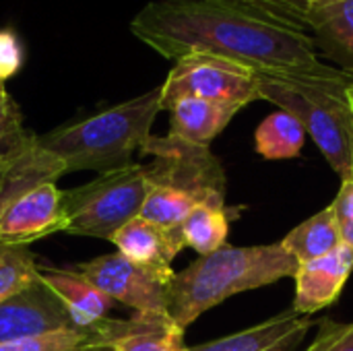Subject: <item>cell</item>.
<instances>
[{"mask_svg": "<svg viewBox=\"0 0 353 351\" xmlns=\"http://www.w3.org/2000/svg\"><path fill=\"white\" fill-rule=\"evenodd\" d=\"M335 217L339 221V225L353 221V174L341 180V188L335 197V201L331 203Z\"/></svg>", "mask_w": 353, "mask_h": 351, "instance_id": "obj_27", "label": "cell"}, {"mask_svg": "<svg viewBox=\"0 0 353 351\" xmlns=\"http://www.w3.org/2000/svg\"><path fill=\"white\" fill-rule=\"evenodd\" d=\"M58 331L83 329L77 327L62 300L39 277V273L29 285L0 302V343Z\"/></svg>", "mask_w": 353, "mask_h": 351, "instance_id": "obj_9", "label": "cell"}, {"mask_svg": "<svg viewBox=\"0 0 353 351\" xmlns=\"http://www.w3.org/2000/svg\"><path fill=\"white\" fill-rule=\"evenodd\" d=\"M312 321L294 310L273 317L252 329L221 337L186 351H292L308 335Z\"/></svg>", "mask_w": 353, "mask_h": 351, "instance_id": "obj_14", "label": "cell"}, {"mask_svg": "<svg viewBox=\"0 0 353 351\" xmlns=\"http://www.w3.org/2000/svg\"><path fill=\"white\" fill-rule=\"evenodd\" d=\"M304 27L312 35L319 56L353 77V0H339L312 12Z\"/></svg>", "mask_w": 353, "mask_h": 351, "instance_id": "obj_17", "label": "cell"}, {"mask_svg": "<svg viewBox=\"0 0 353 351\" xmlns=\"http://www.w3.org/2000/svg\"><path fill=\"white\" fill-rule=\"evenodd\" d=\"M341 238H343V244L353 248V221H347L341 225Z\"/></svg>", "mask_w": 353, "mask_h": 351, "instance_id": "obj_30", "label": "cell"}, {"mask_svg": "<svg viewBox=\"0 0 353 351\" xmlns=\"http://www.w3.org/2000/svg\"><path fill=\"white\" fill-rule=\"evenodd\" d=\"M66 228L68 217L56 182L41 184L0 211V244L6 246H29L46 236L66 234Z\"/></svg>", "mask_w": 353, "mask_h": 351, "instance_id": "obj_11", "label": "cell"}, {"mask_svg": "<svg viewBox=\"0 0 353 351\" xmlns=\"http://www.w3.org/2000/svg\"><path fill=\"white\" fill-rule=\"evenodd\" d=\"M254 79L261 99L296 116L341 180L353 174V116L347 101L353 77L310 79L254 72Z\"/></svg>", "mask_w": 353, "mask_h": 351, "instance_id": "obj_4", "label": "cell"}, {"mask_svg": "<svg viewBox=\"0 0 353 351\" xmlns=\"http://www.w3.org/2000/svg\"><path fill=\"white\" fill-rule=\"evenodd\" d=\"M352 273L353 248L347 244H341L327 257L298 263L294 273L296 298L292 310L300 317H310L335 304Z\"/></svg>", "mask_w": 353, "mask_h": 351, "instance_id": "obj_12", "label": "cell"}, {"mask_svg": "<svg viewBox=\"0 0 353 351\" xmlns=\"http://www.w3.org/2000/svg\"><path fill=\"white\" fill-rule=\"evenodd\" d=\"M172 323L168 312H134L130 319H103L83 331H58L0 343V351H112L120 341Z\"/></svg>", "mask_w": 353, "mask_h": 351, "instance_id": "obj_10", "label": "cell"}, {"mask_svg": "<svg viewBox=\"0 0 353 351\" xmlns=\"http://www.w3.org/2000/svg\"><path fill=\"white\" fill-rule=\"evenodd\" d=\"M68 174L62 159L43 149L35 139L0 166V211L12 201L39 188L41 184L56 182Z\"/></svg>", "mask_w": 353, "mask_h": 351, "instance_id": "obj_15", "label": "cell"}, {"mask_svg": "<svg viewBox=\"0 0 353 351\" xmlns=\"http://www.w3.org/2000/svg\"><path fill=\"white\" fill-rule=\"evenodd\" d=\"M35 139V132L25 128L23 114L12 97L0 103V166L14 153L25 149Z\"/></svg>", "mask_w": 353, "mask_h": 351, "instance_id": "obj_24", "label": "cell"}, {"mask_svg": "<svg viewBox=\"0 0 353 351\" xmlns=\"http://www.w3.org/2000/svg\"><path fill=\"white\" fill-rule=\"evenodd\" d=\"M199 207L194 199H190L184 192H178L174 188L165 186H153L149 184L147 199L143 203L141 215L147 221H153L163 228H180V223L186 219V215Z\"/></svg>", "mask_w": 353, "mask_h": 351, "instance_id": "obj_22", "label": "cell"}, {"mask_svg": "<svg viewBox=\"0 0 353 351\" xmlns=\"http://www.w3.org/2000/svg\"><path fill=\"white\" fill-rule=\"evenodd\" d=\"M343 244L341 238V225L335 217L333 207L329 205L327 209L319 211L298 228H294L283 240L281 246L288 250L298 263L314 261L321 257L331 254Z\"/></svg>", "mask_w": 353, "mask_h": 351, "instance_id": "obj_19", "label": "cell"}, {"mask_svg": "<svg viewBox=\"0 0 353 351\" xmlns=\"http://www.w3.org/2000/svg\"><path fill=\"white\" fill-rule=\"evenodd\" d=\"M323 351H353V325H347L345 331Z\"/></svg>", "mask_w": 353, "mask_h": 351, "instance_id": "obj_29", "label": "cell"}, {"mask_svg": "<svg viewBox=\"0 0 353 351\" xmlns=\"http://www.w3.org/2000/svg\"><path fill=\"white\" fill-rule=\"evenodd\" d=\"M110 242L132 263L159 271H174L172 261L186 248L180 228H163L143 217L122 225Z\"/></svg>", "mask_w": 353, "mask_h": 351, "instance_id": "obj_13", "label": "cell"}, {"mask_svg": "<svg viewBox=\"0 0 353 351\" xmlns=\"http://www.w3.org/2000/svg\"><path fill=\"white\" fill-rule=\"evenodd\" d=\"M298 261L281 242L267 246H221L176 273L168 288V314L188 329L201 314L228 298L294 277Z\"/></svg>", "mask_w": 353, "mask_h": 351, "instance_id": "obj_2", "label": "cell"}, {"mask_svg": "<svg viewBox=\"0 0 353 351\" xmlns=\"http://www.w3.org/2000/svg\"><path fill=\"white\" fill-rule=\"evenodd\" d=\"M39 273V265L29 246H0V302L29 285Z\"/></svg>", "mask_w": 353, "mask_h": 351, "instance_id": "obj_23", "label": "cell"}, {"mask_svg": "<svg viewBox=\"0 0 353 351\" xmlns=\"http://www.w3.org/2000/svg\"><path fill=\"white\" fill-rule=\"evenodd\" d=\"M149 192L147 168L130 163L128 168L99 174L95 180L62 190V203L68 217L66 234L112 240V236L141 215Z\"/></svg>", "mask_w": 353, "mask_h": 351, "instance_id": "obj_5", "label": "cell"}, {"mask_svg": "<svg viewBox=\"0 0 353 351\" xmlns=\"http://www.w3.org/2000/svg\"><path fill=\"white\" fill-rule=\"evenodd\" d=\"M238 207H209L199 205L194 207L186 219L180 223L182 240L188 248L196 250L201 257L211 254L228 244L230 221L240 217Z\"/></svg>", "mask_w": 353, "mask_h": 351, "instance_id": "obj_20", "label": "cell"}, {"mask_svg": "<svg viewBox=\"0 0 353 351\" xmlns=\"http://www.w3.org/2000/svg\"><path fill=\"white\" fill-rule=\"evenodd\" d=\"M25 62V48L12 29H0V85L19 74Z\"/></svg>", "mask_w": 353, "mask_h": 351, "instance_id": "obj_25", "label": "cell"}, {"mask_svg": "<svg viewBox=\"0 0 353 351\" xmlns=\"http://www.w3.org/2000/svg\"><path fill=\"white\" fill-rule=\"evenodd\" d=\"M347 101H350V108H352V116H353V83L347 89Z\"/></svg>", "mask_w": 353, "mask_h": 351, "instance_id": "obj_31", "label": "cell"}, {"mask_svg": "<svg viewBox=\"0 0 353 351\" xmlns=\"http://www.w3.org/2000/svg\"><path fill=\"white\" fill-rule=\"evenodd\" d=\"M141 153L153 157L151 163H145L149 184L184 192L199 205L228 207L225 172L209 147L192 145L170 134H151L141 147Z\"/></svg>", "mask_w": 353, "mask_h": 351, "instance_id": "obj_6", "label": "cell"}, {"mask_svg": "<svg viewBox=\"0 0 353 351\" xmlns=\"http://www.w3.org/2000/svg\"><path fill=\"white\" fill-rule=\"evenodd\" d=\"M265 2L267 6H271L273 10L298 21L302 27H304V21L306 17H310L312 12L325 8V6H331L339 0H261Z\"/></svg>", "mask_w": 353, "mask_h": 351, "instance_id": "obj_26", "label": "cell"}, {"mask_svg": "<svg viewBox=\"0 0 353 351\" xmlns=\"http://www.w3.org/2000/svg\"><path fill=\"white\" fill-rule=\"evenodd\" d=\"M130 33L174 62L207 54L254 72L352 77L321 60L306 27L261 0H153L134 14Z\"/></svg>", "mask_w": 353, "mask_h": 351, "instance_id": "obj_1", "label": "cell"}, {"mask_svg": "<svg viewBox=\"0 0 353 351\" xmlns=\"http://www.w3.org/2000/svg\"><path fill=\"white\" fill-rule=\"evenodd\" d=\"M170 112V137L192 145L209 147L211 141L232 122L240 108L223 106L215 101L184 97L172 103Z\"/></svg>", "mask_w": 353, "mask_h": 351, "instance_id": "obj_18", "label": "cell"}, {"mask_svg": "<svg viewBox=\"0 0 353 351\" xmlns=\"http://www.w3.org/2000/svg\"><path fill=\"white\" fill-rule=\"evenodd\" d=\"M159 112L161 87L37 134V143L62 159L66 172L93 170L108 174L132 163L134 151H141L151 137Z\"/></svg>", "mask_w": 353, "mask_h": 351, "instance_id": "obj_3", "label": "cell"}, {"mask_svg": "<svg viewBox=\"0 0 353 351\" xmlns=\"http://www.w3.org/2000/svg\"><path fill=\"white\" fill-rule=\"evenodd\" d=\"M347 325H341V323H335L331 319H323L321 321V331L316 335V339L306 348L304 351H323L325 348H329L343 331H345Z\"/></svg>", "mask_w": 353, "mask_h": 351, "instance_id": "obj_28", "label": "cell"}, {"mask_svg": "<svg viewBox=\"0 0 353 351\" xmlns=\"http://www.w3.org/2000/svg\"><path fill=\"white\" fill-rule=\"evenodd\" d=\"M39 277L62 300L79 329L93 327L108 319V312L114 306V300L95 288L89 279H85L77 269L39 267Z\"/></svg>", "mask_w": 353, "mask_h": 351, "instance_id": "obj_16", "label": "cell"}, {"mask_svg": "<svg viewBox=\"0 0 353 351\" xmlns=\"http://www.w3.org/2000/svg\"><path fill=\"white\" fill-rule=\"evenodd\" d=\"M184 97L244 108L261 99L254 70L207 54H188L176 60L161 85V110Z\"/></svg>", "mask_w": 353, "mask_h": 351, "instance_id": "obj_7", "label": "cell"}, {"mask_svg": "<svg viewBox=\"0 0 353 351\" xmlns=\"http://www.w3.org/2000/svg\"><path fill=\"white\" fill-rule=\"evenodd\" d=\"M306 128L290 112L269 114L254 132L256 153L265 159H294L302 153Z\"/></svg>", "mask_w": 353, "mask_h": 351, "instance_id": "obj_21", "label": "cell"}, {"mask_svg": "<svg viewBox=\"0 0 353 351\" xmlns=\"http://www.w3.org/2000/svg\"><path fill=\"white\" fill-rule=\"evenodd\" d=\"M10 95H8V91L4 89V85H0V103L4 101V99H8Z\"/></svg>", "mask_w": 353, "mask_h": 351, "instance_id": "obj_32", "label": "cell"}, {"mask_svg": "<svg viewBox=\"0 0 353 351\" xmlns=\"http://www.w3.org/2000/svg\"><path fill=\"white\" fill-rule=\"evenodd\" d=\"M85 279L114 302L134 312H168V288L174 271H159L132 263L118 250L74 267Z\"/></svg>", "mask_w": 353, "mask_h": 351, "instance_id": "obj_8", "label": "cell"}]
</instances>
